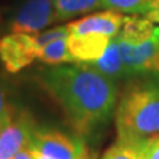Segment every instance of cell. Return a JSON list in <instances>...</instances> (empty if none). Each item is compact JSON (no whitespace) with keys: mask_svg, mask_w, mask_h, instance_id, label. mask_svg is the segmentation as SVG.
I'll return each mask as SVG.
<instances>
[{"mask_svg":"<svg viewBox=\"0 0 159 159\" xmlns=\"http://www.w3.org/2000/svg\"><path fill=\"white\" fill-rule=\"evenodd\" d=\"M41 81L62 107L70 126L81 135L98 130L116 110V81L88 64L54 65L41 74Z\"/></svg>","mask_w":159,"mask_h":159,"instance_id":"obj_1","label":"cell"},{"mask_svg":"<svg viewBox=\"0 0 159 159\" xmlns=\"http://www.w3.org/2000/svg\"><path fill=\"white\" fill-rule=\"evenodd\" d=\"M114 114L118 142L137 147L159 134V74L127 85Z\"/></svg>","mask_w":159,"mask_h":159,"instance_id":"obj_2","label":"cell"},{"mask_svg":"<svg viewBox=\"0 0 159 159\" xmlns=\"http://www.w3.org/2000/svg\"><path fill=\"white\" fill-rule=\"evenodd\" d=\"M31 145L51 159H90L86 145L80 137H73L53 129L33 131Z\"/></svg>","mask_w":159,"mask_h":159,"instance_id":"obj_3","label":"cell"},{"mask_svg":"<svg viewBox=\"0 0 159 159\" xmlns=\"http://www.w3.org/2000/svg\"><path fill=\"white\" fill-rule=\"evenodd\" d=\"M129 74H159V34L155 27L151 37L141 43H126L116 37Z\"/></svg>","mask_w":159,"mask_h":159,"instance_id":"obj_4","label":"cell"},{"mask_svg":"<svg viewBox=\"0 0 159 159\" xmlns=\"http://www.w3.org/2000/svg\"><path fill=\"white\" fill-rule=\"evenodd\" d=\"M36 130L31 114L16 110L13 116L0 126V159H13L21 148L31 143Z\"/></svg>","mask_w":159,"mask_h":159,"instance_id":"obj_5","label":"cell"},{"mask_svg":"<svg viewBox=\"0 0 159 159\" xmlns=\"http://www.w3.org/2000/svg\"><path fill=\"white\" fill-rule=\"evenodd\" d=\"M39 49L31 33H11L0 37V61L9 73H17L37 58Z\"/></svg>","mask_w":159,"mask_h":159,"instance_id":"obj_6","label":"cell"},{"mask_svg":"<svg viewBox=\"0 0 159 159\" xmlns=\"http://www.w3.org/2000/svg\"><path fill=\"white\" fill-rule=\"evenodd\" d=\"M56 23L54 0H28L16 12L9 24L13 33H37Z\"/></svg>","mask_w":159,"mask_h":159,"instance_id":"obj_7","label":"cell"},{"mask_svg":"<svg viewBox=\"0 0 159 159\" xmlns=\"http://www.w3.org/2000/svg\"><path fill=\"white\" fill-rule=\"evenodd\" d=\"M122 13L116 11H102L92 13L68 24L69 34H102L116 37L125 23Z\"/></svg>","mask_w":159,"mask_h":159,"instance_id":"obj_8","label":"cell"},{"mask_svg":"<svg viewBox=\"0 0 159 159\" xmlns=\"http://www.w3.org/2000/svg\"><path fill=\"white\" fill-rule=\"evenodd\" d=\"M113 37L102 34H68V48L74 62H92L105 53Z\"/></svg>","mask_w":159,"mask_h":159,"instance_id":"obj_9","label":"cell"},{"mask_svg":"<svg viewBox=\"0 0 159 159\" xmlns=\"http://www.w3.org/2000/svg\"><path fill=\"white\" fill-rule=\"evenodd\" d=\"M88 65L94 68L99 73L105 74L109 78L114 80V81L116 80H121L126 76H130L125 64H123V60L121 56V52H119L116 37H113L110 40L105 53L99 58L94 60L92 62H88Z\"/></svg>","mask_w":159,"mask_h":159,"instance_id":"obj_10","label":"cell"},{"mask_svg":"<svg viewBox=\"0 0 159 159\" xmlns=\"http://www.w3.org/2000/svg\"><path fill=\"white\" fill-rule=\"evenodd\" d=\"M98 8H102V0H54L56 21H65Z\"/></svg>","mask_w":159,"mask_h":159,"instance_id":"obj_11","label":"cell"},{"mask_svg":"<svg viewBox=\"0 0 159 159\" xmlns=\"http://www.w3.org/2000/svg\"><path fill=\"white\" fill-rule=\"evenodd\" d=\"M37 60L43 64H45V65L52 66L74 62L72 54L69 52L66 37L54 40V41L40 48L37 52Z\"/></svg>","mask_w":159,"mask_h":159,"instance_id":"obj_12","label":"cell"},{"mask_svg":"<svg viewBox=\"0 0 159 159\" xmlns=\"http://www.w3.org/2000/svg\"><path fill=\"white\" fill-rule=\"evenodd\" d=\"M102 8L119 13L146 15L154 8V0H102Z\"/></svg>","mask_w":159,"mask_h":159,"instance_id":"obj_13","label":"cell"},{"mask_svg":"<svg viewBox=\"0 0 159 159\" xmlns=\"http://www.w3.org/2000/svg\"><path fill=\"white\" fill-rule=\"evenodd\" d=\"M101 159H142V158L135 147L117 141L116 145L109 147L105 151Z\"/></svg>","mask_w":159,"mask_h":159,"instance_id":"obj_14","label":"cell"},{"mask_svg":"<svg viewBox=\"0 0 159 159\" xmlns=\"http://www.w3.org/2000/svg\"><path fill=\"white\" fill-rule=\"evenodd\" d=\"M32 34H33V40H34V44H36L37 49H40L44 45H47V44L54 41V40L68 37L69 31H68V25H58L52 29H48V31L32 33Z\"/></svg>","mask_w":159,"mask_h":159,"instance_id":"obj_15","label":"cell"},{"mask_svg":"<svg viewBox=\"0 0 159 159\" xmlns=\"http://www.w3.org/2000/svg\"><path fill=\"white\" fill-rule=\"evenodd\" d=\"M135 148L142 159H159V134L145 139Z\"/></svg>","mask_w":159,"mask_h":159,"instance_id":"obj_16","label":"cell"},{"mask_svg":"<svg viewBox=\"0 0 159 159\" xmlns=\"http://www.w3.org/2000/svg\"><path fill=\"white\" fill-rule=\"evenodd\" d=\"M15 111H16V109H15L11 105V102L8 101L6 90H4L3 86L0 85V126L4 125V123L13 116Z\"/></svg>","mask_w":159,"mask_h":159,"instance_id":"obj_17","label":"cell"},{"mask_svg":"<svg viewBox=\"0 0 159 159\" xmlns=\"http://www.w3.org/2000/svg\"><path fill=\"white\" fill-rule=\"evenodd\" d=\"M13 159H33V155H32V145L28 143V145L24 146L21 150H20L16 155H15Z\"/></svg>","mask_w":159,"mask_h":159,"instance_id":"obj_18","label":"cell"},{"mask_svg":"<svg viewBox=\"0 0 159 159\" xmlns=\"http://www.w3.org/2000/svg\"><path fill=\"white\" fill-rule=\"evenodd\" d=\"M146 19H148L150 21H154V23H159V7L154 8L148 13H146Z\"/></svg>","mask_w":159,"mask_h":159,"instance_id":"obj_19","label":"cell"},{"mask_svg":"<svg viewBox=\"0 0 159 159\" xmlns=\"http://www.w3.org/2000/svg\"><path fill=\"white\" fill-rule=\"evenodd\" d=\"M158 7H159V0H154V8H158Z\"/></svg>","mask_w":159,"mask_h":159,"instance_id":"obj_20","label":"cell"},{"mask_svg":"<svg viewBox=\"0 0 159 159\" xmlns=\"http://www.w3.org/2000/svg\"><path fill=\"white\" fill-rule=\"evenodd\" d=\"M157 29H158V34H159V27H157Z\"/></svg>","mask_w":159,"mask_h":159,"instance_id":"obj_21","label":"cell"}]
</instances>
